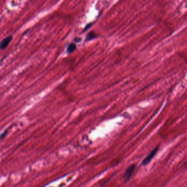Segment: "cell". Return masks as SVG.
<instances>
[{"mask_svg": "<svg viewBox=\"0 0 187 187\" xmlns=\"http://www.w3.org/2000/svg\"><path fill=\"white\" fill-rule=\"evenodd\" d=\"M74 41L76 42V43H79L81 41V38H74Z\"/></svg>", "mask_w": 187, "mask_h": 187, "instance_id": "8", "label": "cell"}, {"mask_svg": "<svg viewBox=\"0 0 187 187\" xmlns=\"http://www.w3.org/2000/svg\"><path fill=\"white\" fill-rule=\"evenodd\" d=\"M159 149V146L155 147V148L152 150V152H150V154H149V155H148V156L143 160V161H142V165L143 166H146L147 164H148L151 161L152 159H153L154 156L156 155L157 152H158Z\"/></svg>", "mask_w": 187, "mask_h": 187, "instance_id": "1", "label": "cell"}, {"mask_svg": "<svg viewBox=\"0 0 187 187\" xmlns=\"http://www.w3.org/2000/svg\"><path fill=\"white\" fill-rule=\"evenodd\" d=\"M8 133V130H7V129L5 130V131L3 132V134H1L0 135V139H3V138H5V137L7 136Z\"/></svg>", "mask_w": 187, "mask_h": 187, "instance_id": "6", "label": "cell"}, {"mask_svg": "<svg viewBox=\"0 0 187 187\" xmlns=\"http://www.w3.org/2000/svg\"><path fill=\"white\" fill-rule=\"evenodd\" d=\"M13 39V37L12 36H9L7 38H4L2 42L0 43V49H4L8 47L9 45V43L11 42Z\"/></svg>", "mask_w": 187, "mask_h": 187, "instance_id": "3", "label": "cell"}, {"mask_svg": "<svg viewBox=\"0 0 187 187\" xmlns=\"http://www.w3.org/2000/svg\"><path fill=\"white\" fill-rule=\"evenodd\" d=\"M98 36V35L94 31L89 32V33L87 34V36L86 38V41H89L93 40L94 38H96Z\"/></svg>", "mask_w": 187, "mask_h": 187, "instance_id": "4", "label": "cell"}, {"mask_svg": "<svg viewBox=\"0 0 187 187\" xmlns=\"http://www.w3.org/2000/svg\"><path fill=\"white\" fill-rule=\"evenodd\" d=\"M135 168H136V165L135 164H132L127 168L126 171L125 172V175H124V178L126 179V180H128L129 179V178L131 177V176L133 174Z\"/></svg>", "mask_w": 187, "mask_h": 187, "instance_id": "2", "label": "cell"}, {"mask_svg": "<svg viewBox=\"0 0 187 187\" xmlns=\"http://www.w3.org/2000/svg\"><path fill=\"white\" fill-rule=\"evenodd\" d=\"M92 25H93V23H88V24H87L86 25V27H85V28H84V29L83 30V32H85V31H86V30H87L88 29H89V28H91V27H92Z\"/></svg>", "mask_w": 187, "mask_h": 187, "instance_id": "7", "label": "cell"}, {"mask_svg": "<svg viewBox=\"0 0 187 187\" xmlns=\"http://www.w3.org/2000/svg\"><path fill=\"white\" fill-rule=\"evenodd\" d=\"M76 49V45L75 43H71L68 46L67 48V53L68 54H71L73 53Z\"/></svg>", "mask_w": 187, "mask_h": 187, "instance_id": "5", "label": "cell"}]
</instances>
